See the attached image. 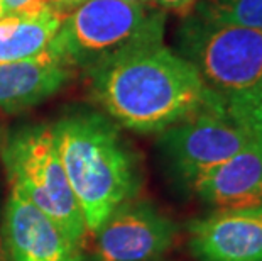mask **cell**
I'll return each mask as SVG.
<instances>
[{
	"label": "cell",
	"mask_w": 262,
	"mask_h": 261,
	"mask_svg": "<svg viewBox=\"0 0 262 261\" xmlns=\"http://www.w3.org/2000/svg\"><path fill=\"white\" fill-rule=\"evenodd\" d=\"M193 14L222 24L262 29V0H200Z\"/></svg>",
	"instance_id": "4fadbf2b"
},
{
	"label": "cell",
	"mask_w": 262,
	"mask_h": 261,
	"mask_svg": "<svg viewBox=\"0 0 262 261\" xmlns=\"http://www.w3.org/2000/svg\"><path fill=\"white\" fill-rule=\"evenodd\" d=\"M51 2L56 5V7L64 9V7H73V5H80L81 2H85V0H51Z\"/></svg>",
	"instance_id": "e0dca14e"
},
{
	"label": "cell",
	"mask_w": 262,
	"mask_h": 261,
	"mask_svg": "<svg viewBox=\"0 0 262 261\" xmlns=\"http://www.w3.org/2000/svg\"><path fill=\"white\" fill-rule=\"evenodd\" d=\"M191 190L213 210L262 205V144H247L200 176Z\"/></svg>",
	"instance_id": "30bf717a"
},
{
	"label": "cell",
	"mask_w": 262,
	"mask_h": 261,
	"mask_svg": "<svg viewBox=\"0 0 262 261\" xmlns=\"http://www.w3.org/2000/svg\"><path fill=\"white\" fill-rule=\"evenodd\" d=\"M196 261H262V205L216 209L188 224Z\"/></svg>",
	"instance_id": "9c48e42d"
},
{
	"label": "cell",
	"mask_w": 262,
	"mask_h": 261,
	"mask_svg": "<svg viewBox=\"0 0 262 261\" xmlns=\"http://www.w3.org/2000/svg\"><path fill=\"white\" fill-rule=\"evenodd\" d=\"M63 9L49 4L31 12L0 19V63L19 61L48 51L64 19Z\"/></svg>",
	"instance_id": "7c38bea8"
},
{
	"label": "cell",
	"mask_w": 262,
	"mask_h": 261,
	"mask_svg": "<svg viewBox=\"0 0 262 261\" xmlns=\"http://www.w3.org/2000/svg\"><path fill=\"white\" fill-rule=\"evenodd\" d=\"M222 98L227 114L262 144V80L249 90Z\"/></svg>",
	"instance_id": "5bb4252c"
},
{
	"label": "cell",
	"mask_w": 262,
	"mask_h": 261,
	"mask_svg": "<svg viewBox=\"0 0 262 261\" xmlns=\"http://www.w3.org/2000/svg\"><path fill=\"white\" fill-rule=\"evenodd\" d=\"M53 139L81 209L88 234L136 198L142 185L136 153L117 124L93 110L70 112L51 124Z\"/></svg>",
	"instance_id": "7a4b0ae2"
},
{
	"label": "cell",
	"mask_w": 262,
	"mask_h": 261,
	"mask_svg": "<svg viewBox=\"0 0 262 261\" xmlns=\"http://www.w3.org/2000/svg\"><path fill=\"white\" fill-rule=\"evenodd\" d=\"M5 261H85L83 246L10 188L0 226Z\"/></svg>",
	"instance_id": "ba28073f"
},
{
	"label": "cell",
	"mask_w": 262,
	"mask_h": 261,
	"mask_svg": "<svg viewBox=\"0 0 262 261\" xmlns=\"http://www.w3.org/2000/svg\"><path fill=\"white\" fill-rule=\"evenodd\" d=\"M92 97L125 129L152 134L224 104L200 71L163 41L129 49L88 70Z\"/></svg>",
	"instance_id": "6da1fadb"
},
{
	"label": "cell",
	"mask_w": 262,
	"mask_h": 261,
	"mask_svg": "<svg viewBox=\"0 0 262 261\" xmlns=\"http://www.w3.org/2000/svg\"><path fill=\"white\" fill-rule=\"evenodd\" d=\"M92 261H158L178 237V224L152 202L119 205L93 234Z\"/></svg>",
	"instance_id": "52a82bcc"
},
{
	"label": "cell",
	"mask_w": 262,
	"mask_h": 261,
	"mask_svg": "<svg viewBox=\"0 0 262 261\" xmlns=\"http://www.w3.org/2000/svg\"><path fill=\"white\" fill-rule=\"evenodd\" d=\"M71 75L73 68L49 51L0 63V110L15 112L41 104L59 92Z\"/></svg>",
	"instance_id": "8fae6325"
},
{
	"label": "cell",
	"mask_w": 262,
	"mask_h": 261,
	"mask_svg": "<svg viewBox=\"0 0 262 261\" xmlns=\"http://www.w3.org/2000/svg\"><path fill=\"white\" fill-rule=\"evenodd\" d=\"M4 2V15L31 12V10L42 9L53 4L51 0H2Z\"/></svg>",
	"instance_id": "9a60e30c"
},
{
	"label": "cell",
	"mask_w": 262,
	"mask_h": 261,
	"mask_svg": "<svg viewBox=\"0 0 262 261\" xmlns=\"http://www.w3.org/2000/svg\"><path fill=\"white\" fill-rule=\"evenodd\" d=\"M0 261H5V254H4V246H2V236H0Z\"/></svg>",
	"instance_id": "d6986e66"
},
{
	"label": "cell",
	"mask_w": 262,
	"mask_h": 261,
	"mask_svg": "<svg viewBox=\"0 0 262 261\" xmlns=\"http://www.w3.org/2000/svg\"><path fill=\"white\" fill-rule=\"evenodd\" d=\"M252 141V136L227 114L222 104L163 131L159 149L174 178L191 187L206 171L242 151Z\"/></svg>",
	"instance_id": "8992f818"
},
{
	"label": "cell",
	"mask_w": 262,
	"mask_h": 261,
	"mask_svg": "<svg viewBox=\"0 0 262 261\" xmlns=\"http://www.w3.org/2000/svg\"><path fill=\"white\" fill-rule=\"evenodd\" d=\"M4 17V2L0 0V19Z\"/></svg>",
	"instance_id": "ffe728a7"
},
{
	"label": "cell",
	"mask_w": 262,
	"mask_h": 261,
	"mask_svg": "<svg viewBox=\"0 0 262 261\" xmlns=\"http://www.w3.org/2000/svg\"><path fill=\"white\" fill-rule=\"evenodd\" d=\"M161 9L168 10H178V12H188L189 7L196 2V0H150Z\"/></svg>",
	"instance_id": "2e32d148"
},
{
	"label": "cell",
	"mask_w": 262,
	"mask_h": 261,
	"mask_svg": "<svg viewBox=\"0 0 262 261\" xmlns=\"http://www.w3.org/2000/svg\"><path fill=\"white\" fill-rule=\"evenodd\" d=\"M178 46L220 97L249 90L262 80V29L206 21L191 12L180 26Z\"/></svg>",
	"instance_id": "5b68a950"
},
{
	"label": "cell",
	"mask_w": 262,
	"mask_h": 261,
	"mask_svg": "<svg viewBox=\"0 0 262 261\" xmlns=\"http://www.w3.org/2000/svg\"><path fill=\"white\" fill-rule=\"evenodd\" d=\"M158 261H161V259H158Z\"/></svg>",
	"instance_id": "44dd1931"
},
{
	"label": "cell",
	"mask_w": 262,
	"mask_h": 261,
	"mask_svg": "<svg viewBox=\"0 0 262 261\" xmlns=\"http://www.w3.org/2000/svg\"><path fill=\"white\" fill-rule=\"evenodd\" d=\"M124 2H130V4H141V5H149L150 0H124Z\"/></svg>",
	"instance_id": "ac0fdd59"
},
{
	"label": "cell",
	"mask_w": 262,
	"mask_h": 261,
	"mask_svg": "<svg viewBox=\"0 0 262 261\" xmlns=\"http://www.w3.org/2000/svg\"><path fill=\"white\" fill-rule=\"evenodd\" d=\"M164 14L124 0H85L64 15L48 51L92 70L129 49L163 41Z\"/></svg>",
	"instance_id": "3957f363"
},
{
	"label": "cell",
	"mask_w": 262,
	"mask_h": 261,
	"mask_svg": "<svg viewBox=\"0 0 262 261\" xmlns=\"http://www.w3.org/2000/svg\"><path fill=\"white\" fill-rule=\"evenodd\" d=\"M0 153L10 188L83 246L88 236L85 219L61 163L51 126L20 127L5 139Z\"/></svg>",
	"instance_id": "277c9868"
}]
</instances>
